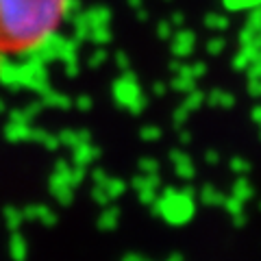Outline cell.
Wrapping results in <instances>:
<instances>
[{"instance_id": "cell-1", "label": "cell", "mask_w": 261, "mask_h": 261, "mask_svg": "<svg viewBox=\"0 0 261 261\" xmlns=\"http://www.w3.org/2000/svg\"><path fill=\"white\" fill-rule=\"evenodd\" d=\"M72 0H0V57L39 50L59 33Z\"/></svg>"}]
</instances>
